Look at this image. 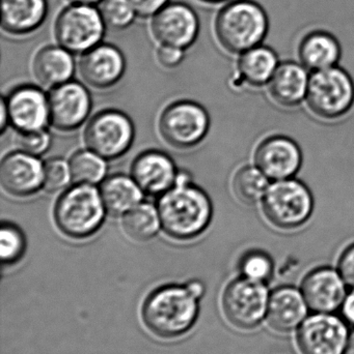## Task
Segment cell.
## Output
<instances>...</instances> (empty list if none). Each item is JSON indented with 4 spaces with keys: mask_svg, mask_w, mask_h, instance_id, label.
Instances as JSON below:
<instances>
[{
    "mask_svg": "<svg viewBox=\"0 0 354 354\" xmlns=\"http://www.w3.org/2000/svg\"><path fill=\"white\" fill-rule=\"evenodd\" d=\"M157 209L164 231L176 239L201 234L212 216L209 197L183 174H178L175 185L160 197Z\"/></svg>",
    "mask_w": 354,
    "mask_h": 354,
    "instance_id": "obj_1",
    "label": "cell"
},
{
    "mask_svg": "<svg viewBox=\"0 0 354 354\" xmlns=\"http://www.w3.org/2000/svg\"><path fill=\"white\" fill-rule=\"evenodd\" d=\"M269 27L267 12L255 0H232L215 19L218 41L227 51L239 55L262 45Z\"/></svg>",
    "mask_w": 354,
    "mask_h": 354,
    "instance_id": "obj_2",
    "label": "cell"
},
{
    "mask_svg": "<svg viewBox=\"0 0 354 354\" xmlns=\"http://www.w3.org/2000/svg\"><path fill=\"white\" fill-rule=\"evenodd\" d=\"M197 314V299L187 287H161L148 297L143 307L147 328L164 339L176 338L188 332Z\"/></svg>",
    "mask_w": 354,
    "mask_h": 354,
    "instance_id": "obj_3",
    "label": "cell"
},
{
    "mask_svg": "<svg viewBox=\"0 0 354 354\" xmlns=\"http://www.w3.org/2000/svg\"><path fill=\"white\" fill-rule=\"evenodd\" d=\"M260 204L266 220L286 231L297 230L307 224L315 208L311 189L295 177L272 181Z\"/></svg>",
    "mask_w": 354,
    "mask_h": 354,
    "instance_id": "obj_4",
    "label": "cell"
},
{
    "mask_svg": "<svg viewBox=\"0 0 354 354\" xmlns=\"http://www.w3.org/2000/svg\"><path fill=\"white\" fill-rule=\"evenodd\" d=\"M105 210L101 194L95 187L77 183L56 202L54 218L67 236L85 239L100 228Z\"/></svg>",
    "mask_w": 354,
    "mask_h": 354,
    "instance_id": "obj_5",
    "label": "cell"
},
{
    "mask_svg": "<svg viewBox=\"0 0 354 354\" xmlns=\"http://www.w3.org/2000/svg\"><path fill=\"white\" fill-rule=\"evenodd\" d=\"M306 102L310 111L322 120L343 118L354 105L353 77L340 66L312 72Z\"/></svg>",
    "mask_w": 354,
    "mask_h": 354,
    "instance_id": "obj_6",
    "label": "cell"
},
{
    "mask_svg": "<svg viewBox=\"0 0 354 354\" xmlns=\"http://www.w3.org/2000/svg\"><path fill=\"white\" fill-rule=\"evenodd\" d=\"M105 28L100 10L89 4L71 3L56 18L54 35L71 53H85L101 44Z\"/></svg>",
    "mask_w": 354,
    "mask_h": 354,
    "instance_id": "obj_7",
    "label": "cell"
},
{
    "mask_svg": "<svg viewBox=\"0 0 354 354\" xmlns=\"http://www.w3.org/2000/svg\"><path fill=\"white\" fill-rule=\"evenodd\" d=\"M270 293L265 283L241 277L227 286L222 308L227 319L237 328L251 330L267 315Z\"/></svg>",
    "mask_w": 354,
    "mask_h": 354,
    "instance_id": "obj_8",
    "label": "cell"
},
{
    "mask_svg": "<svg viewBox=\"0 0 354 354\" xmlns=\"http://www.w3.org/2000/svg\"><path fill=\"white\" fill-rule=\"evenodd\" d=\"M349 337L344 319L333 313H316L299 326L297 344L303 354H345Z\"/></svg>",
    "mask_w": 354,
    "mask_h": 354,
    "instance_id": "obj_9",
    "label": "cell"
},
{
    "mask_svg": "<svg viewBox=\"0 0 354 354\" xmlns=\"http://www.w3.org/2000/svg\"><path fill=\"white\" fill-rule=\"evenodd\" d=\"M162 137L177 149H188L202 141L209 129L207 112L195 103L180 102L166 108L160 118Z\"/></svg>",
    "mask_w": 354,
    "mask_h": 354,
    "instance_id": "obj_10",
    "label": "cell"
},
{
    "mask_svg": "<svg viewBox=\"0 0 354 354\" xmlns=\"http://www.w3.org/2000/svg\"><path fill=\"white\" fill-rule=\"evenodd\" d=\"M134 130L130 120L116 111L96 115L85 130L87 147L103 159H114L126 153L132 143Z\"/></svg>",
    "mask_w": 354,
    "mask_h": 354,
    "instance_id": "obj_11",
    "label": "cell"
},
{
    "mask_svg": "<svg viewBox=\"0 0 354 354\" xmlns=\"http://www.w3.org/2000/svg\"><path fill=\"white\" fill-rule=\"evenodd\" d=\"M303 162L301 147L285 135H272L263 139L254 153V163L272 181L297 176Z\"/></svg>",
    "mask_w": 354,
    "mask_h": 354,
    "instance_id": "obj_12",
    "label": "cell"
},
{
    "mask_svg": "<svg viewBox=\"0 0 354 354\" xmlns=\"http://www.w3.org/2000/svg\"><path fill=\"white\" fill-rule=\"evenodd\" d=\"M151 30L160 45L185 50L195 43L199 35V17L187 4L168 3L152 17Z\"/></svg>",
    "mask_w": 354,
    "mask_h": 354,
    "instance_id": "obj_13",
    "label": "cell"
},
{
    "mask_svg": "<svg viewBox=\"0 0 354 354\" xmlns=\"http://www.w3.org/2000/svg\"><path fill=\"white\" fill-rule=\"evenodd\" d=\"M346 283L338 270L330 266L314 268L301 283V292L316 313H334L346 297Z\"/></svg>",
    "mask_w": 354,
    "mask_h": 354,
    "instance_id": "obj_14",
    "label": "cell"
},
{
    "mask_svg": "<svg viewBox=\"0 0 354 354\" xmlns=\"http://www.w3.org/2000/svg\"><path fill=\"white\" fill-rule=\"evenodd\" d=\"M50 120L56 129L74 130L85 122L91 109L87 89L75 82H67L52 91L49 100Z\"/></svg>",
    "mask_w": 354,
    "mask_h": 354,
    "instance_id": "obj_15",
    "label": "cell"
},
{
    "mask_svg": "<svg viewBox=\"0 0 354 354\" xmlns=\"http://www.w3.org/2000/svg\"><path fill=\"white\" fill-rule=\"evenodd\" d=\"M125 66L124 56L118 48L99 44L85 52L79 68L85 82L96 88H107L120 80L124 74Z\"/></svg>",
    "mask_w": 354,
    "mask_h": 354,
    "instance_id": "obj_16",
    "label": "cell"
},
{
    "mask_svg": "<svg viewBox=\"0 0 354 354\" xmlns=\"http://www.w3.org/2000/svg\"><path fill=\"white\" fill-rule=\"evenodd\" d=\"M0 179L8 193L19 197L31 195L43 187L44 166L35 156L12 153L2 161Z\"/></svg>",
    "mask_w": 354,
    "mask_h": 354,
    "instance_id": "obj_17",
    "label": "cell"
},
{
    "mask_svg": "<svg viewBox=\"0 0 354 354\" xmlns=\"http://www.w3.org/2000/svg\"><path fill=\"white\" fill-rule=\"evenodd\" d=\"M310 77L311 72L301 62H281L267 85L270 97L281 107H299L307 100Z\"/></svg>",
    "mask_w": 354,
    "mask_h": 354,
    "instance_id": "obj_18",
    "label": "cell"
},
{
    "mask_svg": "<svg viewBox=\"0 0 354 354\" xmlns=\"http://www.w3.org/2000/svg\"><path fill=\"white\" fill-rule=\"evenodd\" d=\"M8 118L20 132L43 130L50 118L49 102L35 87H21L8 97Z\"/></svg>",
    "mask_w": 354,
    "mask_h": 354,
    "instance_id": "obj_19",
    "label": "cell"
},
{
    "mask_svg": "<svg viewBox=\"0 0 354 354\" xmlns=\"http://www.w3.org/2000/svg\"><path fill=\"white\" fill-rule=\"evenodd\" d=\"M309 309L301 290L291 286L278 287L270 293L266 319L278 332H292L307 319Z\"/></svg>",
    "mask_w": 354,
    "mask_h": 354,
    "instance_id": "obj_20",
    "label": "cell"
},
{
    "mask_svg": "<svg viewBox=\"0 0 354 354\" xmlns=\"http://www.w3.org/2000/svg\"><path fill=\"white\" fill-rule=\"evenodd\" d=\"M299 62L310 72L339 66L342 58V46L334 33L315 29L303 35L297 48Z\"/></svg>",
    "mask_w": 354,
    "mask_h": 354,
    "instance_id": "obj_21",
    "label": "cell"
},
{
    "mask_svg": "<svg viewBox=\"0 0 354 354\" xmlns=\"http://www.w3.org/2000/svg\"><path fill=\"white\" fill-rule=\"evenodd\" d=\"M132 176L143 192L166 193L177 180L176 167L168 156L156 151L143 153L133 164Z\"/></svg>",
    "mask_w": 354,
    "mask_h": 354,
    "instance_id": "obj_22",
    "label": "cell"
},
{
    "mask_svg": "<svg viewBox=\"0 0 354 354\" xmlns=\"http://www.w3.org/2000/svg\"><path fill=\"white\" fill-rule=\"evenodd\" d=\"M47 12V0H2V29L12 35H28L43 24Z\"/></svg>",
    "mask_w": 354,
    "mask_h": 354,
    "instance_id": "obj_23",
    "label": "cell"
},
{
    "mask_svg": "<svg viewBox=\"0 0 354 354\" xmlns=\"http://www.w3.org/2000/svg\"><path fill=\"white\" fill-rule=\"evenodd\" d=\"M280 64L276 50L262 44L240 54L237 62V77L243 84L261 88L267 86Z\"/></svg>",
    "mask_w": 354,
    "mask_h": 354,
    "instance_id": "obj_24",
    "label": "cell"
},
{
    "mask_svg": "<svg viewBox=\"0 0 354 354\" xmlns=\"http://www.w3.org/2000/svg\"><path fill=\"white\" fill-rule=\"evenodd\" d=\"M74 70V59L71 52L62 46L43 48L33 59L35 78L45 86H60L68 82Z\"/></svg>",
    "mask_w": 354,
    "mask_h": 354,
    "instance_id": "obj_25",
    "label": "cell"
},
{
    "mask_svg": "<svg viewBox=\"0 0 354 354\" xmlns=\"http://www.w3.org/2000/svg\"><path fill=\"white\" fill-rule=\"evenodd\" d=\"M104 206L114 216L125 214L141 203L143 189L134 179L114 176L106 179L100 189Z\"/></svg>",
    "mask_w": 354,
    "mask_h": 354,
    "instance_id": "obj_26",
    "label": "cell"
},
{
    "mask_svg": "<svg viewBox=\"0 0 354 354\" xmlns=\"http://www.w3.org/2000/svg\"><path fill=\"white\" fill-rule=\"evenodd\" d=\"M272 180L256 165L241 167L233 178L235 197L245 205L261 203Z\"/></svg>",
    "mask_w": 354,
    "mask_h": 354,
    "instance_id": "obj_27",
    "label": "cell"
},
{
    "mask_svg": "<svg viewBox=\"0 0 354 354\" xmlns=\"http://www.w3.org/2000/svg\"><path fill=\"white\" fill-rule=\"evenodd\" d=\"M161 226L159 212L152 204L139 203L123 218V227L127 235L139 241L155 236Z\"/></svg>",
    "mask_w": 354,
    "mask_h": 354,
    "instance_id": "obj_28",
    "label": "cell"
},
{
    "mask_svg": "<svg viewBox=\"0 0 354 354\" xmlns=\"http://www.w3.org/2000/svg\"><path fill=\"white\" fill-rule=\"evenodd\" d=\"M71 179L79 185H94L102 180L106 172L105 162L94 151H78L71 158Z\"/></svg>",
    "mask_w": 354,
    "mask_h": 354,
    "instance_id": "obj_29",
    "label": "cell"
},
{
    "mask_svg": "<svg viewBox=\"0 0 354 354\" xmlns=\"http://www.w3.org/2000/svg\"><path fill=\"white\" fill-rule=\"evenodd\" d=\"M239 268L245 278L266 284L274 276V262L265 251L251 250L241 258Z\"/></svg>",
    "mask_w": 354,
    "mask_h": 354,
    "instance_id": "obj_30",
    "label": "cell"
},
{
    "mask_svg": "<svg viewBox=\"0 0 354 354\" xmlns=\"http://www.w3.org/2000/svg\"><path fill=\"white\" fill-rule=\"evenodd\" d=\"M99 10L106 27L116 30L130 26L137 16L130 0H103Z\"/></svg>",
    "mask_w": 354,
    "mask_h": 354,
    "instance_id": "obj_31",
    "label": "cell"
},
{
    "mask_svg": "<svg viewBox=\"0 0 354 354\" xmlns=\"http://www.w3.org/2000/svg\"><path fill=\"white\" fill-rule=\"evenodd\" d=\"M1 261L3 264L16 262L24 252L25 241L22 233L12 225H2L0 232Z\"/></svg>",
    "mask_w": 354,
    "mask_h": 354,
    "instance_id": "obj_32",
    "label": "cell"
},
{
    "mask_svg": "<svg viewBox=\"0 0 354 354\" xmlns=\"http://www.w3.org/2000/svg\"><path fill=\"white\" fill-rule=\"evenodd\" d=\"M71 178L70 168L62 160L54 159L44 165L43 187L46 191L56 192L66 187Z\"/></svg>",
    "mask_w": 354,
    "mask_h": 354,
    "instance_id": "obj_33",
    "label": "cell"
},
{
    "mask_svg": "<svg viewBox=\"0 0 354 354\" xmlns=\"http://www.w3.org/2000/svg\"><path fill=\"white\" fill-rule=\"evenodd\" d=\"M17 147L23 153L39 156L45 153L50 145V137L43 130L20 132L17 137Z\"/></svg>",
    "mask_w": 354,
    "mask_h": 354,
    "instance_id": "obj_34",
    "label": "cell"
},
{
    "mask_svg": "<svg viewBox=\"0 0 354 354\" xmlns=\"http://www.w3.org/2000/svg\"><path fill=\"white\" fill-rule=\"evenodd\" d=\"M338 270L347 286L354 288V243L347 245L338 260Z\"/></svg>",
    "mask_w": 354,
    "mask_h": 354,
    "instance_id": "obj_35",
    "label": "cell"
},
{
    "mask_svg": "<svg viewBox=\"0 0 354 354\" xmlns=\"http://www.w3.org/2000/svg\"><path fill=\"white\" fill-rule=\"evenodd\" d=\"M184 57V50L172 46L161 45L157 51L158 62L166 68H175Z\"/></svg>",
    "mask_w": 354,
    "mask_h": 354,
    "instance_id": "obj_36",
    "label": "cell"
},
{
    "mask_svg": "<svg viewBox=\"0 0 354 354\" xmlns=\"http://www.w3.org/2000/svg\"><path fill=\"white\" fill-rule=\"evenodd\" d=\"M170 0H130L136 12L141 18H150L155 16L160 10L168 4Z\"/></svg>",
    "mask_w": 354,
    "mask_h": 354,
    "instance_id": "obj_37",
    "label": "cell"
},
{
    "mask_svg": "<svg viewBox=\"0 0 354 354\" xmlns=\"http://www.w3.org/2000/svg\"><path fill=\"white\" fill-rule=\"evenodd\" d=\"M341 310H342V315L345 322L354 326V288L345 297Z\"/></svg>",
    "mask_w": 354,
    "mask_h": 354,
    "instance_id": "obj_38",
    "label": "cell"
},
{
    "mask_svg": "<svg viewBox=\"0 0 354 354\" xmlns=\"http://www.w3.org/2000/svg\"><path fill=\"white\" fill-rule=\"evenodd\" d=\"M187 289L191 291L193 297H197V299H201L204 295V286L201 282H191L187 285Z\"/></svg>",
    "mask_w": 354,
    "mask_h": 354,
    "instance_id": "obj_39",
    "label": "cell"
},
{
    "mask_svg": "<svg viewBox=\"0 0 354 354\" xmlns=\"http://www.w3.org/2000/svg\"><path fill=\"white\" fill-rule=\"evenodd\" d=\"M8 120H10V118H8V107H6V102H4V100H2L1 102V120H0V128H1V130L3 131L4 128H6V122H8Z\"/></svg>",
    "mask_w": 354,
    "mask_h": 354,
    "instance_id": "obj_40",
    "label": "cell"
},
{
    "mask_svg": "<svg viewBox=\"0 0 354 354\" xmlns=\"http://www.w3.org/2000/svg\"><path fill=\"white\" fill-rule=\"evenodd\" d=\"M71 3L77 4H89V6H94V4L100 3L103 0H69Z\"/></svg>",
    "mask_w": 354,
    "mask_h": 354,
    "instance_id": "obj_41",
    "label": "cell"
},
{
    "mask_svg": "<svg viewBox=\"0 0 354 354\" xmlns=\"http://www.w3.org/2000/svg\"><path fill=\"white\" fill-rule=\"evenodd\" d=\"M345 354H354V330L349 337L348 344H347L346 351Z\"/></svg>",
    "mask_w": 354,
    "mask_h": 354,
    "instance_id": "obj_42",
    "label": "cell"
},
{
    "mask_svg": "<svg viewBox=\"0 0 354 354\" xmlns=\"http://www.w3.org/2000/svg\"><path fill=\"white\" fill-rule=\"evenodd\" d=\"M201 1L206 2V3L210 4H220L226 3V2L232 1V0H201Z\"/></svg>",
    "mask_w": 354,
    "mask_h": 354,
    "instance_id": "obj_43",
    "label": "cell"
}]
</instances>
